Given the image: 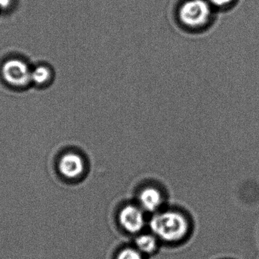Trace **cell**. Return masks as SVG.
<instances>
[{
  "mask_svg": "<svg viewBox=\"0 0 259 259\" xmlns=\"http://www.w3.org/2000/svg\"><path fill=\"white\" fill-rule=\"evenodd\" d=\"M232 1L233 0H210L211 4L218 7H224L226 6H228L229 4H231Z\"/></svg>",
  "mask_w": 259,
  "mask_h": 259,
  "instance_id": "10",
  "label": "cell"
},
{
  "mask_svg": "<svg viewBox=\"0 0 259 259\" xmlns=\"http://www.w3.org/2000/svg\"><path fill=\"white\" fill-rule=\"evenodd\" d=\"M12 0H0V9L6 10L11 5Z\"/></svg>",
  "mask_w": 259,
  "mask_h": 259,
  "instance_id": "11",
  "label": "cell"
},
{
  "mask_svg": "<svg viewBox=\"0 0 259 259\" xmlns=\"http://www.w3.org/2000/svg\"><path fill=\"white\" fill-rule=\"evenodd\" d=\"M57 168L60 177L71 183L81 181L87 174L85 160L78 153L67 152L62 155Z\"/></svg>",
  "mask_w": 259,
  "mask_h": 259,
  "instance_id": "3",
  "label": "cell"
},
{
  "mask_svg": "<svg viewBox=\"0 0 259 259\" xmlns=\"http://www.w3.org/2000/svg\"><path fill=\"white\" fill-rule=\"evenodd\" d=\"M211 10L203 0H189L184 3L179 10V19L186 28L198 29L210 22Z\"/></svg>",
  "mask_w": 259,
  "mask_h": 259,
  "instance_id": "2",
  "label": "cell"
},
{
  "mask_svg": "<svg viewBox=\"0 0 259 259\" xmlns=\"http://www.w3.org/2000/svg\"><path fill=\"white\" fill-rule=\"evenodd\" d=\"M119 224L127 233L139 234L146 224L145 211L139 205L128 204L124 206L118 216Z\"/></svg>",
  "mask_w": 259,
  "mask_h": 259,
  "instance_id": "5",
  "label": "cell"
},
{
  "mask_svg": "<svg viewBox=\"0 0 259 259\" xmlns=\"http://www.w3.org/2000/svg\"><path fill=\"white\" fill-rule=\"evenodd\" d=\"M159 239L155 235L151 233H140L135 239V247L144 255L152 254L158 248Z\"/></svg>",
  "mask_w": 259,
  "mask_h": 259,
  "instance_id": "7",
  "label": "cell"
},
{
  "mask_svg": "<svg viewBox=\"0 0 259 259\" xmlns=\"http://www.w3.org/2000/svg\"><path fill=\"white\" fill-rule=\"evenodd\" d=\"M138 200L139 205L144 211L155 213L163 206L164 198L158 189L149 186L141 191Z\"/></svg>",
  "mask_w": 259,
  "mask_h": 259,
  "instance_id": "6",
  "label": "cell"
},
{
  "mask_svg": "<svg viewBox=\"0 0 259 259\" xmlns=\"http://www.w3.org/2000/svg\"><path fill=\"white\" fill-rule=\"evenodd\" d=\"M51 71L45 66H38L34 70L31 71V81L38 84V85L46 84L51 79Z\"/></svg>",
  "mask_w": 259,
  "mask_h": 259,
  "instance_id": "8",
  "label": "cell"
},
{
  "mask_svg": "<svg viewBox=\"0 0 259 259\" xmlns=\"http://www.w3.org/2000/svg\"><path fill=\"white\" fill-rule=\"evenodd\" d=\"M31 71L26 63L17 59L8 60L2 67V75L8 84L22 88L31 82Z\"/></svg>",
  "mask_w": 259,
  "mask_h": 259,
  "instance_id": "4",
  "label": "cell"
},
{
  "mask_svg": "<svg viewBox=\"0 0 259 259\" xmlns=\"http://www.w3.org/2000/svg\"><path fill=\"white\" fill-rule=\"evenodd\" d=\"M149 227L159 240L171 243L183 240L189 231L188 218L176 210L154 213L150 220Z\"/></svg>",
  "mask_w": 259,
  "mask_h": 259,
  "instance_id": "1",
  "label": "cell"
},
{
  "mask_svg": "<svg viewBox=\"0 0 259 259\" xmlns=\"http://www.w3.org/2000/svg\"><path fill=\"white\" fill-rule=\"evenodd\" d=\"M116 259H144V254L136 247L122 248L116 254Z\"/></svg>",
  "mask_w": 259,
  "mask_h": 259,
  "instance_id": "9",
  "label": "cell"
}]
</instances>
